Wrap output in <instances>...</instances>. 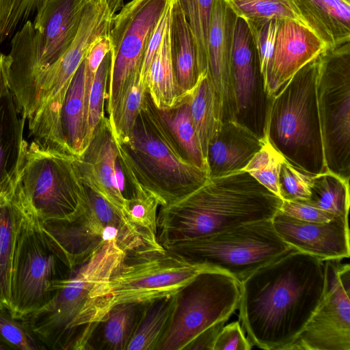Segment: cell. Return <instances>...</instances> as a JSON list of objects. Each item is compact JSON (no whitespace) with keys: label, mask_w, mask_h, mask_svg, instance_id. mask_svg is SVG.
<instances>
[{"label":"cell","mask_w":350,"mask_h":350,"mask_svg":"<svg viewBox=\"0 0 350 350\" xmlns=\"http://www.w3.org/2000/svg\"><path fill=\"white\" fill-rule=\"evenodd\" d=\"M0 335L14 349L45 350L25 319L14 317L8 310L0 308Z\"/></svg>","instance_id":"obj_40"},{"label":"cell","mask_w":350,"mask_h":350,"mask_svg":"<svg viewBox=\"0 0 350 350\" xmlns=\"http://www.w3.org/2000/svg\"><path fill=\"white\" fill-rule=\"evenodd\" d=\"M304 202L336 215L348 216L349 180L329 172L314 175L310 198Z\"/></svg>","instance_id":"obj_33"},{"label":"cell","mask_w":350,"mask_h":350,"mask_svg":"<svg viewBox=\"0 0 350 350\" xmlns=\"http://www.w3.org/2000/svg\"><path fill=\"white\" fill-rule=\"evenodd\" d=\"M46 0H38L36 13L40 10Z\"/></svg>","instance_id":"obj_51"},{"label":"cell","mask_w":350,"mask_h":350,"mask_svg":"<svg viewBox=\"0 0 350 350\" xmlns=\"http://www.w3.org/2000/svg\"><path fill=\"white\" fill-rule=\"evenodd\" d=\"M126 256L116 240L106 242L87 261L70 270L44 307L25 319L46 349H75L77 323L92 291L109 278Z\"/></svg>","instance_id":"obj_7"},{"label":"cell","mask_w":350,"mask_h":350,"mask_svg":"<svg viewBox=\"0 0 350 350\" xmlns=\"http://www.w3.org/2000/svg\"><path fill=\"white\" fill-rule=\"evenodd\" d=\"M324 264L323 298L287 350H350V266L341 260Z\"/></svg>","instance_id":"obj_15"},{"label":"cell","mask_w":350,"mask_h":350,"mask_svg":"<svg viewBox=\"0 0 350 350\" xmlns=\"http://www.w3.org/2000/svg\"><path fill=\"white\" fill-rule=\"evenodd\" d=\"M187 96L191 119L206 161L208 143L221 124L217 118L215 94L207 74L200 77L195 88Z\"/></svg>","instance_id":"obj_30"},{"label":"cell","mask_w":350,"mask_h":350,"mask_svg":"<svg viewBox=\"0 0 350 350\" xmlns=\"http://www.w3.org/2000/svg\"><path fill=\"white\" fill-rule=\"evenodd\" d=\"M319 55L271 98L265 137L290 164L313 176L328 172L317 96Z\"/></svg>","instance_id":"obj_6"},{"label":"cell","mask_w":350,"mask_h":350,"mask_svg":"<svg viewBox=\"0 0 350 350\" xmlns=\"http://www.w3.org/2000/svg\"><path fill=\"white\" fill-rule=\"evenodd\" d=\"M313 176L296 168L284 160L281 165L279 176L282 200L295 202L309 200L311 196Z\"/></svg>","instance_id":"obj_41"},{"label":"cell","mask_w":350,"mask_h":350,"mask_svg":"<svg viewBox=\"0 0 350 350\" xmlns=\"http://www.w3.org/2000/svg\"><path fill=\"white\" fill-rule=\"evenodd\" d=\"M169 51L182 99L196 86L200 77L195 38L178 0H170Z\"/></svg>","instance_id":"obj_23"},{"label":"cell","mask_w":350,"mask_h":350,"mask_svg":"<svg viewBox=\"0 0 350 350\" xmlns=\"http://www.w3.org/2000/svg\"><path fill=\"white\" fill-rule=\"evenodd\" d=\"M206 269L165 248L127 255L111 275L92 291L77 323V341L87 343L96 325L112 307L173 295Z\"/></svg>","instance_id":"obj_4"},{"label":"cell","mask_w":350,"mask_h":350,"mask_svg":"<svg viewBox=\"0 0 350 350\" xmlns=\"http://www.w3.org/2000/svg\"><path fill=\"white\" fill-rule=\"evenodd\" d=\"M148 302L125 303L112 307L96 325L88 349L126 350Z\"/></svg>","instance_id":"obj_25"},{"label":"cell","mask_w":350,"mask_h":350,"mask_svg":"<svg viewBox=\"0 0 350 350\" xmlns=\"http://www.w3.org/2000/svg\"><path fill=\"white\" fill-rule=\"evenodd\" d=\"M90 0H46L33 25L38 40L36 61L21 75L14 96L21 113L36 80L70 46Z\"/></svg>","instance_id":"obj_16"},{"label":"cell","mask_w":350,"mask_h":350,"mask_svg":"<svg viewBox=\"0 0 350 350\" xmlns=\"http://www.w3.org/2000/svg\"><path fill=\"white\" fill-rule=\"evenodd\" d=\"M284 160L283 155L265 137L261 148L243 170L280 198L279 176Z\"/></svg>","instance_id":"obj_37"},{"label":"cell","mask_w":350,"mask_h":350,"mask_svg":"<svg viewBox=\"0 0 350 350\" xmlns=\"http://www.w3.org/2000/svg\"><path fill=\"white\" fill-rule=\"evenodd\" d=\"M170 3V0H131L113 16L109 33L111 67L108 113L127 80L140 73L148 41Z\"/></svg>","instance_id":"obj_13"},{"label":"cell","mask_w":350,"mask_h":350,"mask_svg":"<svg viewBox=\"0 0 350 350\" xmlns=\"http://www.w3.org/2000/svg\"><path fill=\"white\" fill-rule=\"evenodd\" d=\"M317 96L328 172L350 178V42L319 55Z\"/></svg>","instance_id":"obj_10"},{"label":"cell","mask_w":350,"mask_h":350,"mask_svg":"<svg viewBox=\"0 0 350 350\" xmlns=\"http://www.w3.org/2000/svg\"><path fill=\"white\" fill-rule=\"evenodd\" d=\"M144 83L152 103L160 111L172 109L182 100L170 56L168 28L146 73Z\"/></svg>","instance_id":"obj_28"},{"label":"cell","mask_w":350,"mask_h":350,"mask_svg":"<svg viewBox=\"0 0 350 350\" xmlns=\"http://www.w3.org/2000/svg\"><path fill=\"white\" fill-rule=\"evenodd\" d=\"M170 12V3L156 26L146 48L140 69V79L144 83L146 73L162 43L165 33L168 28Z\"/></svg>","instance_id":"obj_46"},{"label":"cell","mask_w":350,"mask_h":350,"mask_svg":"<svg viewBox=\"0 0 350 350\" xmlns=\"http://www.w3.org/2000/svg\"><path fill=\"white\" fill-rule=\"evenodd\" d=\"M23 211L40 222L72 221L86 209L76 157L24 142L17 169L5 189Z\"/></svg>","instance_id":"obj_5"},{"label":"cell","mask_w":350,"mask_h":350,"mask_svg":"<svg viewBox=\"0 0 350 350\" xmlns=\"http://www.w3.org/2000/svg\"><path fill=\"white\" fill-rule=\"evenodd\" d=\"M216 0H178L196 40L201 76L207 70V40Z\"/></svg>","instance_id":"obj_34"},{"label":"cell","mask_w":350,"mask_h":350,"mask_svg":"<svg viewBox=\"0 0 350 350\" xmlns=\"http://www.w3.org/2000/svg\"><path fill=\"white\" fill-rule=\"evenodd\" d=\"M252 347L239 321L224 326L218 334L213 350H250Z\"/></svg>","instance_id":"obj_45"},{"label":"cell","mask_w":350,"mask_h":350,"mask_svg":"<svg viewBox=\"0 0 350 350\" xmlns=\"http://www.w3.org/2000/svg\"><path fill=\"white\" fill-rule=\"evenodd\" d=\"M326 49L307 26L293 20L280 21L271 59L269 96L272 98L297 71Z\"/></svg>","instance_id":"obj_21"},{"label":"cell","mask_w":350,"mask_h":350,"mask_svg":"<svg viewBox=\"0 0 350 350\" xmlns=\"http://www.w3.org/2000/svg\"><path fill=\"white\" fill-rule=\"evenodd\" d=\"M271 221L278 234L296 250L323 261L350 256L347 215H336L325 222H312L298 219L279 210Z\"/></svg>","instance_id":"obj_19"},{"label":"cell","mask_w":350,"mask_h":350,"mask_svg":"<svg viewBox=\"0 0 350 350\" xmlns=\"http://www.w3.org/2000/svg\"><path fill=\"white\" fill-rule=\"evenodd\" d=\"M236 14L245 19L293 20L306 26L293 0H228Z\"/></svg>","instance_id":"obj_36"},{"label":"cell","mask_w":350,"mask_h":350,"mask_svg":"<svg viewBox=\"0 0 350 350\" xmlns=\"http://www.w3.org/2000/svg\"><path fill=\"white\" fill-rule=\"evenodd\" d=\"M283 200L244 170L208 178L199 189L159 210L157 238L166 247L256 221L271 219Z\"/></svg>","instance_id":"obj_2"},{"label":"cell","mask_w":350,"mask_h":350,"mask_svg":"<svg viewBox=\"0 0 350 350\" xmlns=\"http://www.w3.org/2000/svg\"><path fill=\"white\" fill-rule=\"evenodd\" d=\"M25 121L10 91L0 100V191L7 188L17 169Z\"/></svg>","instance_id":"obj_27"},{"label":"cell","mask_w":350,"mask_h":350,"mask_svg":"<svg viewBox=\"0 0 350 350\" xmlns=\"http://www.w3.org/2000/svg\"><path fill=\"white\" fill-rule=\"evenodd\" d=\"M264 140L234 121L222 122L208 143L206 157L208 177L243 170Z\"/></svg>","instance_id":"obj_22"},{"label":"cell","mask_w":350,"mask_h":350,"mask_svg":"<svg viewBox=\"0 0 350 350\" xmlns=\"http://www.w3.org/2000/svg\"><path fill=\"white\" fill-rule=\"evenodd\" d=\"M230 86L232 120L264 139L271 97L265 88L258 53L248 24L238 15L230 59Z\"/></svg>","instance_id":"obj_14"},{"label":"cell","mask_w":350,"mask_h":350,"mask_svg":"<svg viewBox=\"0 0 350 350\" xmlns=\"http://www.w3.org/2000/svg\"><path fill=\"white\" fill-rule=\"evenodd\" d=\"M117 161L116 142L109 119L104 116L96 127L89 145L76 157L77 165L84 185L104 198L135 231L129 221V200L123 194L118 178Z\"/></svg>","instance_id":"obj_18"},{"label":"cell","mask_w":350,"mask_h":350,"mask_svg":"<svg viewBox=\"0 0 350 350\" xmlns=\"http://www.w3.org/2000/svg\"><path fill=\"white\" fill-rule=\"evenodd\" d=\"M306 26L327 49L350 42V0H293Z\"/></svg>","instance_id":"obj_24"},{"label":"cell","mask_w":350,"mask_h":350,"mask_svg":"<svg viewBox=\"0 0 350 350\" xmlns=\"http://www.w3.org/2000/svg\"><path fill=\"white\" fill-rule=\"evenodd\" d=\"M176 294L147 303L126 350H156L170 321Z\"/></svg>","instance_id":"obj_29"},{"label":"cell","mask_w":350,"mask_h":350,"mask_svg":"<svg viewBox=\"0 0 350 350\" xmlns=\"http://www.w3.org/2000/svg\"><path fill=\"white\" fill-rule=\"evenodd\" d=\"M38 0H0V41L12 35L36 13Z\"/></svg>","instance_id":"obj_42"},{"label":"cell","mask_w":350,"mask_h":350,"mask_svg":"<svg viewBox=\"0 0 350 350\" xmlns=\"http://www.w3.org/2000/svg\"><path fill=\"white\" fill-rule=\"evenodd\" d=\"M110 12L113 15L115 14L116 12L121 9L124 5L123 0H106Z\"/></svg>","instance_id":"obj_49"},{"label":"cell","mask_w":350,"mask_h":350,"mask_svg":"<svg viewBox=\"0 0 350 350\" xmlns=\"http://www.w3.org/2000/svg\"><path fill=\"white\" fill-rule=\"evenodd\" d=\"M239 317L250 344L287 350L319 305L324 261L295 249L239 283Z\"/></svg>","instance_id":"obj_1"},{"label":"cell","mask_w":350,"mask_h":350,"mask_svg":"<svg viewBox=\"0 0 350 350\" xmlns=\"http://www.w3.org/2000/svg\"><path fill=\"white\" fill-rule=\"evenodd\" d=\"M114 141L133 193L150 196L161 207L184 198L209 178L187 158L148 92L131 136Z\"/></svg>","instance_id":"obj_3"},{"label":"cell","mask_w":350,"mask_h":350,"mask_svg":"<svg viewBox=\"0 0 350 350\" xmlns=\"http://www.w3.org/2000/svg\"><path fill=\"white\" fill-rule=\"evenodd\" d=\"M237 14L228 0H216L207 40L206 74L213 89L220 123L232 120L230 59Z\"/></svg>","instance_id":"obj_20"},{"label":"cell","mask_w":350,"mask_h":350,"mask_svg":"<svg viewBox=\"0 0 350 350\" xmlns=\"http://www.w3.org/2000/svg\"><path fill=\"white\" fill-rule=\"evenodd\" d=\"M11 59L8 55L0 53V100L10 91L9 70Z\"/></svg>","instance_id":"obj_48"},{"label":"cell","mask_w":350,"mask_h":350,"mask_svg":"<svg viewBox=\"0 0 350 350\" xmlns=\"http://www.w3.org/2000/svg\"><path fill=\"white\" fill-rule=\"evenodd\" d=\"M29 216L70 270L87 261L96 250L110 241L116 240L127 254H137L142 249L140 243L118 229L105 227L87 206L85 211L72 221L40 222Z\"/></svg>","instance_id":"obj_17"},{"label":"cell","mask_w":350,"mask_h":350,"mask_svg":"<svg viewBox=\"0 0 350 350\" xmlns=\"http://www.w3.org/2000/svg\"><path fill=\"white\" fill-rule=\"evenodd\" d=\"M111 67V52L110 51L100 63L91 88L88 104L84 150L89 145L96 127L105 116L104 104L107 98L106 88L109 79Z\"/></svg>","instance_id":"obj_38"},{"label":"cell","mask_w":350,"mask_h":350,"mask_svg":"<svg viewBox=\"0 0 350 350\" xmlns=\"http://www.w3.org/2000/svg\"><path fill=\"white\" fill-rule=\"evenodd\" d=\"M129 206V221L152 251H160L163 247L158 241L157 201L150 196L133 193L127 198Z\"/></svg>","instance_id":"obj_35"},{"label":"cell","mask_w":350,"mask_h":350,"mask_svg":"<svg viewBox=\"0 0 350 350\" xmlns=\"http://www.w3.org/2000/svg\"><path fill=\"white\" fill-rule=\"evenodd\" d=\"M24 214L11 281L10 312L17 319H26L44 307L55 295L60 282L70 271L32 219L25 212Z\"/></svg>","instance_id":"obj_12"},{"label":"cell","mask_w":350,"mask_h":350,"mask_svg":"<svg viewBox=\"0 0 350 350\" xmlns=\"http://www.w3.org/2000/svg\"><path fill=\"white\" fill-rule=\"evenodd\" d=\"M280 210L293 217L312 222H325L336 216L304 202L283 200Z\"/></svg>","instance_id":"obj_44"},{"label":"cell","mask_w":350,"mask_h":350,"mask_svg":"<svg viewBox=\"0 0 350 350\" xmlns=\"http://www.w3.org/2000/svg\"><path fill=\"white\" fill-rule=\"evenodd\" d=\"M113 15L104 0L90 1L78 33L65 53L36 80L21 113L28 120L33 139L45 141L53 135L70 83L92 45L107 36Z\"/></svg>","instance_id":"obj_8"},{"label":"cell","mask_w":350,"mask_h":350,"mask_svg":"<svg viewBox=\"0 0 350 350\" xmlns=\"http://www.w3.org/2000/svg\"><path fill=\"white\" fill-rule=\"evenodd\" d=\"M147 92L139 72L131 76L125 83L112 110L108 113L114 139H126L131 136Z\"/></svg>","instance_id":"obj_31"},{"label":"cell","mask_w":350,"mask_h":350,"mask_svg":"<svg viewBox=\"0 0 350 350\" xmlns=\"http://www.w3.org/2000/svg\"><path fill=\"white\" fill-rule=\"evenodd\" d=\"M239 283L220 271L199 273L176 293L168 326L156 350H185L201 332L238 308Z\"/></svg>","instance_id":"obj_11"},{"label":"cell","mask_w":350,"mask_h":350,"mask_svg":"<svg viewBox=\"0 0 350 350\" xmlns=\"http://www.w3.org/2000/svg\"><path fill=\"white\" fill-rule=\"evenodd\" d=\"M226 322V320L218 321L204 330L187 345L185 350H213L216 338Z\"/></svg>","instance_id":"obj_47"},{"label":"cell","mask_w":350,"mask_h":350,"mask_svg":"<svg viewBox=\"0 0 350 350\" xmlns=\"http://www.w3.org/2000/svg\"><path fill=\"white\" fill-rule=\"evenodd\" d=\"M24 212L6 190L0 192V308L10 311L12 272Z\"/></svg>","instance_id":"obj_26"},{"label":"cell","mask_w":350,"mask_h":350,"mask_svg":"<svg viewBox=\"0 0 350 350\" xmlns=\"http://www.w3.org/2000/svg\"><path fill=\"white\" fill-rule=\"evenodd\" d=\"M109 35L98 39L91 47L86 56V72L85 83V104L88 111L89 96L95 74L105 55L111 51Z\"/></svg>","instance_id":"obj_43"},{"label":"cell","mask_w":350,"mask_h":350,"mask_svg":"<svg viewBox=\"0 0 350 350\" xmlns=\"http://www.w3.org/2000/svg\"><path fill=\"white\" fill-rule=\"evenodd\" d=\"M1 192V191H0Z\"/></svg>","instance_id":"obj_52"},{"label":"cell","mask_w":350,"mask_h":350,"mask_svg":"<svg viewBox=\"0 0 350 350\" xmlns=\"http://www.w3.org/2000/svg\"><path fill=\"white\" fill-rule=\"evenodd\" d=\"M160 113L189 161L208 172L191 119L188 96L174 108Z\"/></svg>","instance_id":"obj_32"},{"label":"cell","mask_w":350,"mask_h":350,"mask_svg":"<svg viewBox=\"0 0 350 350\" xmlns=\"http://www.w3.org/2000/svg\"><path fill=\"white\" fill-rule=\"evenodd\" d=\"M245 20L258 53L261 72L267 92L271 59L280 21L275 18Z\"/></svg>","instance_id":"obj_39"},{"label":"cell","mask_w":350,"mask_h":350,"mask_svg":"<svg viewBox=\"0 0 350 350\" xmlns=\"http://www.w3.org/2000/svg\"><path fill=\"white\" fill-rule=\"evenodd\" d=\"M14 348L0 335V350H11Z\"/></svg>","instance_id":"obj_50"},{"label":"cell","mask_w":350,"mask_h":350,"mask_svg":"<svg viewBox=\"0 0 350 350\" xmlns=\"http://www.w3.org/2000/svg\"><path fill=\"white\" fill-rule=\"evenodd\" d=\"M165 248L208 269L226 273L239 283L293 250L278 234L271 219L243 224Z\"/></svg>","instance_id":"obj_9"}]
</instances>
